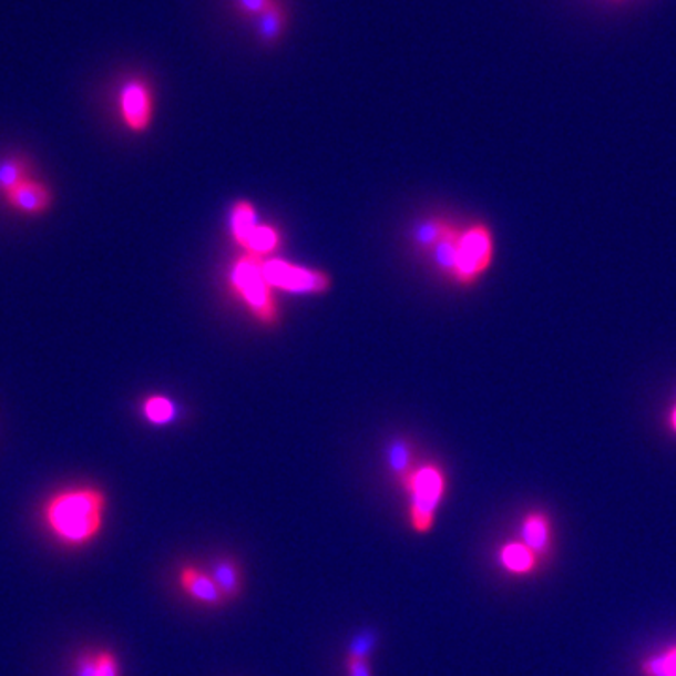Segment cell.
I'll use <instances>...</instances> for the list:
<instances>
[{"mask_svg": "<svg viewBox=\"0 0 676 676\" xmlns=\"http://www.w3.org/2000/svg\"><path fill=\"white\" fill-rule=\"evenodd\" d=\"M404 491L410 494L408 521L413 532L429 534L437 524L438 508L448 492V475L437 462H424L413 468V472L402 481Z\"/></svg>", "mask_w": 676, "mask_h": 676, "instance_id": "7a4b0ae2", "label": "cell"}, {"mask_svg": "<svg viewBox=\"0 0 676 676\" xmlns=\"http://www.w3.org/2000/svg\"><path fill=\"white\" fill-rule=\"evenodd\" d=\"M262 267L273 289H283L296 296H321L332 288V278L326 270L291 264L288 259L280 258H265Z\"/></svg>", "mask_w": 676, "mask_h": 676, "instance_id": "8992f818", "label": "cell"}, {"mask_svg": "<svg viewBox=\"0 0 676 676\" xmlns=\"http://www.w3.org/2000/svg\"><path fill=\"white\" fill-rule=\"evenodd\" d=\"M667 427H669V431L676 437V400L675 404L670 406L669 413H667Z\"/></svg>", "mask_w": 676, "mask_h": 676, "instance_id": "603a6c76", "label": "cell"}, {"mask_svg": "<svg viewBox=\"0 0 676 676\" xmlns=\"http://www.w3.org/2000/svg\"><path fill=\"white\" fill-rule=\"evenodd\" d=\"M262 262L264 258L253 254H239L229 269V283L253 314L254 320L264 327H275L278 321L277 299L275 289L270 288L269 280L265 278Z\"/></svg>", "mask_w": 676, "mask_h": 676, "instance_id": "3957f363", "label": "cell"}, {"mask_svg": "<svg viewBox=\"0 0 676 676\" xmlns=\"http://www.w3.org/2000/svg\"><path fill=\"white\" fill-rule=\"evenodd\" d=\"M107 496L96 485L64 486L42 508L45 529L66 547H85L104 529Z\"/></svg>", "mask_w": 676, "mask_h": 676, "instance_id": "6da1fadb", "label": "cell"}, {"mask_svg": "<svg viewBox=\"0 0 676 676\" xmlns=\"http://www.w3.org/2000/svg\"><path fill=\"white\" fill-rule=\"evenodd\" d=\"M121 662L111 651H85L74 662V676H121Z\"/></svg>", "mask_w": 676, "mask_h": 676, "instance_id": "30bf717a", "label": "cell"}, {"mask_svg": "<svg viewBox=\"0 0 676 676\" xmlns=\"http://www.w3.org/2000/svg\"><path fill=\"white\" fill-rule=\"evenodd\" d=\"M537 556L523 541H508L500 547V566L511 575H529L537 567Z\"/></svg>", "mask_w": 676, "mask_h": 676, "instance_id": "7c38bea8", "label": "cell"}, {"mask_svg": "<svg viewBox=\"0 0 676 676\" xmlns=\"http://www.w3.org/2000/svg\"><path fill=\"white\" fill-rule=\"evenodd\" d=\"M648 673L652 676H676V648L665 652L659 658L651 659Z\"/></svg>", "mask_w": 676, "mask_h": 676, "instance_id": "44dd1931", "label": "cell"}, {"mask_svg": "<svg viewBox=\"0 0 676 676\" xmlns=\"http://www.w3.org/2000/svg\"><path fill=\"white\" fill-rule=\"evenodd\" d=\"M209 573L226 603L239 600L243 586H245V577H243V570L234 559L215 560Z\"/></svg>", "mask_w": 676, "mask_h": 676, "instance_id": "8fae6325", "label": "cell"}, {"mask_svg": "<svg viewBox=\"0 0 676 676\" xmlns=\"http://www.w3.org/2000/svg\"><path fill=\"white\" fill-rule=\"evenodd\" d=\"M278 245H280V232L270 224L259 222L258 228L254 229V234L243 246V253L265 259L277 250Z\"/></svg>", "mask_w": 676, "mask_h": 676, "instance_id": "2e32d148", "label": "cell"}, {"mask_svg": "<svg viewBox=\"0 0 676 676\" xmlns=\"http://www.w3.org/2000/svg\"><path fill=\"white\" fill-rule=\"evenodd\" d=\"M275 2L277 0H229V10L245 21H254Z\"/></svg>", "mask_w": 676, "mask_h": 676, "instance_id": "d6986e66", "label": "cell"}, {"mask_svg": "<svg viewBox=\"0 0 676 676\" xmlns=\"http://www.w3.org/2000/svg\"><path fill=\"white\" fill-rule=\"evenodd\" d=\"M389 467L399 481H404L413 472L412 449L408 443H393V448L389 449Z\"/></svg>", "mask_w": 676, "mask_h": 676, "instance_id": "ac0fdd59", "label": "cell"}, {"mask_svg": "<svg viewBox=\"0 0 676 676\" xmlns=\"http://www.w3.org/2000/svg\"><path fill=\"white\" fill-rule=\"evenodd\" d=\"M348 676H372L370 659L346 658Z\"/></svg>", "mask_w": 676, "mask_h": 676, "instance_id": "7402d4cb", "label": "cell"}, {"mask_svg": "<svg viewBox=\"0 0 676 676\" xmlns=\"http://www.w3.org/2000/svg\"><path fill=\"white\" fill-rule=\"evenodd\" d=\"M258 226V213H256L253 203L246 202V199L235 202L234 207H232V215H229V229H232V237L240 248L245 246L246 240Z\"/></svg>", "mask_w": 676, "mask_h": 676, "instance_id": "5bb4252c", "label": "cell"}, {"mask_svg": "<svg viewBox=\"0 0 676 676\" xmlns=\"http://www.w3.org/2000/svg\"><path fill=\"white\" fill-rule=\"evenodd\" d=\"M31 162L25 156H8L0 161V194L7 196L16 186L31 178Z\"/></svg>", "mask_w": 676, "mask_h": 676, "instance_id": "9a60e30c", "label": "cell"}, {"mask_svg": "<svg viewBox=\"0 0 676 676\" xmlns=\"http://www.w3.org/2000/svg\"><path fill=\"white\" fill-rule=\"evenodd\" d=\"M496 256V240L485 222H473L455 240L449 277L461 286H473L485 277Z\"/></svg>", "mask_w": 676, "mask_h": 676, "instance_id": "277c9868", "label": "cell"}, {"mask_svg": "<svg viewBox=\"0 0 676 676\" xmlns=\"http://www.w3.org/2000/svg\"><path fill=\"white\" fill-rule=\"evenodd\" d=\"M178 586L183 588L192 602L205 605V607H222L226 600L222 596L218 586L211 577V573L196 564H183L178 567Z\"/></svg>", "mask_w": 676, "mask_h": 676, "instance_id": "ba28073f", "label": "cell"}, {"mask_svg": "<svg viewBox=\"0 0 676 676\" xmlns=\"http://www.w3.org/2000/svg\"><path fill=\"white\" fill-rule=\"evenodd\" d=\"M2 197L8 207L19 215H45L53 205V192L50 186L32 177L27 178L25 183L16 186L12 192H8L7 196Z\"/></svg>", "mask_w": 676, "mask_h": 676, "instance_id": "52a82bcc", "label": "cell"}, {"mask_svg": "<svg viewBox=\"0 0 676 676\" xmlns=\"http://www.w3.org/2000/svg\"><path fill=\"white\" fill-rule=\"evenodd\" d=\"M253 23L256 38L262 45H267V48L277 45L289 25V8L286 0H277L259 18L254 19Z\"/></svg>", "mask_w": 676, "mask_h": 676, "instance_id": "9c48e42d", "label": "cell"}, {"mask_svg": "<svg viewBox=\"0 0 676 676\" xmlns=\"http://www.w3.org/2000/svg\"><path fill=\"white\" fill-rule=\"evenodd\" d=\"M142 412L143 418L156 427L173 423V419L177 418V408L164 395H151L143 400Z\"/></svg>", "mask_w": 676, "mask_h": 676, "instance_id": "e0dca14e", "label": "cell"}, {"mask_svg": "<svg viewBox=\"0 0 676 676\" xmlns=\"http://www.w3.org/2000/svg\"><path fill=\"white\" fill-rule=\"evenodd\" d=\"M375 632H361L356 639L351 641L350 652L346 658L370 659V654L375 651Z\"/></svg>", "mask_w": 676, "mask_h": 676, "instance_id": "ffe728a7", "label": "cell"}, {"mask_svg": "<svg viewBox=\"0 0 676 676\" xmlns=\"http://www.w3.org/2000/svg\"><path fill=\"white\" fill-rule=\"evenodd\" d=\"M115 110L123 129L130 134H147L153 129L156 93L153 81L142 74H132L119 83L115 91Z\"/></svg>", "mask_w": 676, "mask_h": 676, "instance_id": "5b68a950", "label": "cell"}, {"mask_svg": "<svg viewBox=\"0 0 676 676\" xmlns=\"http://www.w3.org/2000/svg\"><path fill=\"white\" fill-rule=\"evenodd\" d=\"M551 521L543 511H530L521 524V541L526 543L534 553L543 554L551 545Z\"/></svg>", "mask_w": 676, "mask_h": 676, "instance_id": "4fadbf2b", "label": "cell"}]
</instances>
